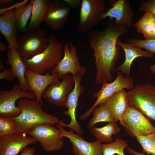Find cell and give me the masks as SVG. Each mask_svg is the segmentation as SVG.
<instances>
[{"mask_svg":"<svg viewBox=\"0 0 155 155\" xmlns=\"http://www.w3.org/2000/svg\"><path fill=\"white\" fill-rule=\"evenodd\" d=\"M127 32L126 27L118 26L113 19H109L103 30H91L87 34L95 58L96 84L113 82L111 72L115 71L116 62L120 57V48L117 42L118 38Z\"/></svg>","mask_w":155,"mask_h":155,"instance_id":"6da1fadb","label":"cell"},{"mask_svg":"<svg viewBox=\"0 0 155 155\" xmlns=\"http://www.w3.org/2000/svg\"><path fill=\"white\" fill-rule=\"evenodd\" d=\"M17 105L22 113L18 116L13 118L15 123L16 134L26 135L36 126L42 124H58L64 127L65 124L63 120L45 112L40 102L36 100L22 98L19 99Z\"/></svg>","mask_w":155,"mask_h":155,"instance_id":"7a4b0ae2","label":"cell"},{"mask_svg":"<svg viewBox=\"0 0 155 155\" xmlns=\"http://www.w3.org/2000/svg\"><path fill=\"white\" fill-rule=\"evenodd\" d=\"M49 44L42 53L32 58H22L27 69L40 74H44L56 66L63 56V46L64 39L59 41L57 37L49 34Z\"/></svg>","mask_w":155,"mask_h":155,"instance_id":"3957f363","label":"cell"},{"mask_svg":"<svg viewBox=\"0 0 155 155\" xmlns=\"http://www.w3.org/2000/svg\"><path fill=\"white\" fill-rule=\"evenodd\" d=\"M49 34L42 28L27 30L20 34L17 50L22 59H28L43 52L49 44Z\"/></svg>","mask_w":155,"mask_h":155,"instance_id":"277c9868","label":"cell"},{"mask_svg":"<svg viewBox=\"0 0 155 155\" xmlns=\"http://www.w3.org/2000/svg\"><path fill=\"white\" fill-rule=\"evenodd\" d=\"M127 94L129 106L136 108L155 121V86L150 83L138 85Z\"/></svg>","mask_w":155,"mask_h":155,"instance_id":"5b68a950","label":"cell"},{"mask_svg":"<svg viewBox=\"0 0 155 155\" xmlns=\"http://www.w3.org/2000/svg\"><path fill=\"white\" fill-rule=\"evenodd\" d=\"M104 0H82L77 29L81 34H87L100 21L105 13Z\"/></svg>","mask_w":155,"mask_h":155,"instance_id":"8992f818","label":"cell"},{"mask_svg":"<svg viewBox=\"0 0 155 155\" xmlns=\"http://www.w3.org/2000/svg\"><path fill=\"white\" fill-rule=\"evenodd\" d=\"M119 121L127 132L133 137L155 132V127L149 119L133 107H128Z\"/></svg>","mask_w":155,"mask_h":155,"instance_id":"52a82bcc","label":"cell"},{"mask_svg":"<svg viewBox=\"0 0 155 155\" xmlns=\"http://www.w3.org/2000/svg\"><path fill=\"white\" fill-rule=\"evenodd\" d=\"M134 86L133 79L125 77L119 72L115 80L112 82H104L100 90L93 94L97 100L92 106L80 117L82 120H86L93 110L98 106L104 103L117 91L124 89H132Z\"/></svg>","mask_w":155,"mask_h":155,"instance_id":"ba28073f","label":"cell"},{"mask_svg":"<svg viewBox=\"0 0 155 155\" xmlns=\"http://www.w3.org/2000/svg\"><path fill=\"white\" fill-rule=\"evenodd\" d=\"M25 98L34 100V93L22 89L19 85L16 84L9 90L0 91V117L14 118L22 113L21 109L15 105L18 99Z\"/></svg>","mask_w":155,"mask_h":155,"instance_id":"9c48e42d","label":"cell"},{"mask_svg":"<svg viewBox=\"0 0 155 155\" xmlns=\"http://www.w3.org/2000/svg\"><path fill=\"white\" fill-rule=\"evenodd\" d=\"M63 56L56 66L50 71L51 74L58 73L59 79L63 78L68 73L72 76L79 73L84 75L86 70L81 66L77 54V47L72 42H65L63 46Z\"/></svg>","mask_w":155,"mask_h":155,"instance_id":"30bf717a","label":"cell"},{"mask_svg":"<svg viewBox=\"0 0 155 155\" xmlns=\"http://www.w3.org/2000/svg\"><path fill=\"white\" fill-rule=\"evenodd\" d=\"M49 124L36 126L28 134L38 141L47 152L57 151L64 145L63 137L59 129Z\"/></svg>","mask_w":155,"mask_h":155,"instance_id":"8fae6325","label":"cell"},{"mask_svg":"<svg viewBox=\"0 0 155 155\" xmlns=\"http://www.w3.org/2000/svg\"><path fill=\"white\" fill-rule=\"evenodd\" d=\"M71 9L64 0H48L43 21L51 30L57 31L67 22Z\"/></svg>","mask_w":155,"mask_h":155,"instance_id":"7c38bea8","label":"cell"},{"mask_svg":"<svg viewBox=\"0 0 155 155\" xmlns=\"http://www.w3.org/2000/svg\"><path fill=\"white\" fill-rule=\"evenodd\" d=\"M74 85L73 77L68 74L61 81L49 86L42 93V97L50 104L58 107L66 106L68 96Z\"/></svg>","mask_w":155,"mask_h":155,"instance_id":"4fadbf2b","label":"cell"},{"mask_svg":"<svg viewBox=\"0 0 155 155\" xmlns=\"http://www.w3.org/2000/svg\"><path fill=\"white\" fill-rule=\"evenodd\" d=\"M56 127L60 131L62 136L69 139L72 144L73 152L77 155H103L101 143L96 141L88 142L85 140L81 135L74 133V131L69 129L65 130L63 127L58 124Z\"/></svg>","mask_w":155,"mask_h":155,"instance_id":"5bb4252c","label":"cell"},{"mask_svg":"<svg viewBox=\"0 0 155 155\" xmlns=\"http://www.w3.org/2000/svg\"><path fill=\"white\" fill-rule=\"evenodd\" d=\"M25 76L28 88L27 91L34 93L36 100L39 101L41 105L43 103L42 95L44 90L49 86L60 81L58 73L51 74L48 72L42 75L27 69Z\"/></svg>","mask_w":155,"mask_h":155,"instance_id":"9a60e30c","label":"cell"},{"mask_svg":"<svg viewBox=\"0 0 155 155\" xmlns=\"http://www.w3.org/2000/svg\"><path fill=\"white\" fill-rule=\"evenodd\" d=\"M83 76L82 74L79 73L77 75L72 76L75 85L73 89L67 98L65 107L67 110L63 112L64 115L70 116L71 118L69 123L68 124H65L64 126L70 128L76 133L80 135H81L84 131L76 120L75 111L79 98L84 92V88L81 85Z\"/></svg>","mask_w":155,"mask_h":155,"instance_id":"2e32d148","label":"cell"},{"mask_svg":"<svg viewBox=\"0 0 155 155\" xmlns=\"http://www.w3.org/2000/svg\"><path fill=\"white\" fill-rule=\"evenodd\" d=\"M32 137L15 133L0 137V155H17L28 145L36 144Z\"/></svg>","mask_w":155,"mask_h":155,"instance_id":"e0dca14e","label":"cell"},{"mask_svg":"<svg viewBox=\"0 0 155 155\" xmlns=\"http://www.w3.org/2000/svg\"><path fill=\"white\" fill-rule=\"evenodd\" d=\"M5 9L0 17V31L7 40V49H17V41L20 34L14 21V8Z\"/></svg>","mask_w":155,"mask_h":155,"instance_id":"ac0fdd59","label":"cell"},{"mask_svg":"<svg viewBox=\"0 0 155 155\" xmlns=\"http://www.w3.org/2000/svg\"><path fill=\"white\" fill-rule=\"evenodd\" d=\"M111 5L112 7L105 13L101 20L106 17L111 19L114 18L117 25L131 27L132 18L135 15L130 7L129 2L126 0H118Z\"/></svg>","mask_w":155,"mask_h":155,"instance_id":"d6986e66","label":"cell"},{"mask_svg":"<svg viewBox=\"0 0 155 155\" xmlns=\"http://www.w3.org/2000/svg\"><path fill=\"white\" fill-rule=\"evenodd\" d=\"M117 45L123 49L125 58L124 63L116 69L115 71L125 74L127 77H129L131 65L135 58L139 57L150 58L154 56L153 54L147 50L143 51L140 47L124 43L119 39L117 41Z\"/></svg>","mask_w":155,"mask_h":155,"instance_id":"ffe728a7","label":"cell"},{"mask_svg":"<svg viewBox=\"0 0 155 155\" xmlns=\"http://www.w3.org/2000/svg\"><path fill=\"white\" fill-rule=\"evenodd\" d=\"M104 103L114 121H120L129 107L127 92L124 89L119 90Z\"/></svg>","mask_w":155,"mask_h":155,"instance_id":"44dd1931","label":"cell"},{"mask_svg":"<svg viewBox=\"0 0 155 155\" xmlns=\"http://www.w3.org/2000/svg\"><path fill=\"white\" fill-rule=\"evenodd\" d=\"M7 59L5 61L6 63L11 66L15 77L18 79L19 84L21 88L28 90V88L25 76L27 69L26 65L17 49H7Z\"/></svg>","mask_w":155,"mask_h":155,"instance_id":"7402d4cb","label":"cell"},{"mask_svg":"<svg viewBox=\"0 0 155 155\" xmlns=\"http://www.w3.org/2000/svg\"><path fill=\"white\" fill-rule=\"evenodd\" d=\"M138 32L143 34L145 39H155V16L145 12L140 19L133 24Z\"/></svg>","mask_w":155,"mask_h":155,"instance_id":"603a6c76","label":"cell"},{"mask_svg":"<svg viewBox=\"0 0 155 155\" xmlns=\"http://www.w3.org/2000/svg\"><path fill=\"white\" fill-rule=\"evenodd\" d=\"M32 9L30 20L27 30L38 29L40 28L43 21L48 0H31Z\"/></svg>","mask_w":155,"mask_h":155,"instance_id":"cb8c5ba5","label":"cell"},{"mask_svg":"<svg viewBox=\"0 0 155 155\" xmlns=\"http://www.w3.org/2000/svg\"><path fill=\"white\" fill-rule=\"evenodd\" d=\"M91 134L96 138L98 142L112 143L113 142L112 136L118 134L121 129L116 122L109 123L106 125L100 128L93 126L90 129Z\"/></svg>","mask_w":155,"mask_h":155,"instance_id":"d4e9b609","label":"cell"},{"mask_svg":"<svg viewBox=\"0 0 155 155\" xmlns=\"http://www.w3.org/2000/svg\"><path fill=\"white\" fill-rule=\"evenodd\" d=\"M32 9L31 0L26 5L20 6L14 10V21L16 27L19 31L23 33L27 30V25L30 19Z\"/></svg>","mask_w":155,"mask_h":155,"instance_id":"484cf974","label":"cell"},{"mask_svg":"<svg viewBox=\"0 0 155 155\" xmlns=\"http://www.w3.org/2000/svg\"><path fill=\"white\" fill-rule=\"evenodd\" d=\"M93 117L86 126L90 129L98 123L116 122L113 119L108 109L104 103L96 107L92 111Z\"/></svg>","mask_w":155,"mask_h":155,"instance_id":"4316f807","label":"cell"},{"mask_svg":"<svg viewBox=\"0 0 155 155\" xmlns=\"http://www.w3.org/2000/svg\"><path fill=\"white\" fill-rule=\"evenodd\" d=\"M103 155H125L124 149L128 146L127 141L116 137L114 142L108 144H101Z\"/></svg>","mask_w":155,"mask_h":155,"instance_id":"83f0119b","label":"cell"},{"mask_svg":"<svg viewBox=\"0 0 155 155\" xmlns=\"http://www.w3.org/2000/svg\"><path fill=\"white\" fill-rule=\"evenodd\" d=\"M141 145L144 153L147 155H155V132L136 137Z\"/></svg>","mask_w":155,"mask_h":155,"instance_id":"f1b7e54d","label":"cell"},{"mask_svg":"<svg viewBox=\"0 0 155 155\" xmlns=\"http://www.w3.org/2000/svg\"><path fill=\"white\" fill-rule=\"evenodd\" d=\"M15 123L13 118L0 117V137L15 134Z\"/></svg>","mask_w":155,"mask_h":155,"instance_id":"f546056e","label":"cell"},{"mask_svg":"<svg viewBox=\"0 0 155 155\" xmlns=\"http://www.w3.org/2000/svg\"><path fill=\"white\" fill-rule=\"evenodd\" d=\"M129 44L144 48L155 55V39L138 40L133 38L129 40Z\"/></svg>","mask_w":155,"mask_h":155,"instance_id":"4dcf8cb0","label":"cell"},{"mask_svg":"<svg viewBox=\"0 0 155 155\" xmlns=\"http://www.w3.org/2000/svg\"><path fill=\"white\" fill-rule=\"evenodd\" d=\"M140 12H149L155 16V0L140 1Z\"/></svg>","mask_w":155,"mask_h":155,"instance_id":"1f68e13d","label":"cell"},{"mask_svg":"<svg viewBox=\"0 0 155 155\" xmlns=\"http://www.w3.org/2000/svg\"><path fill=\"white\" fill-rule=\"evenodd\" d=\"M15 77L11 68H4L0 72V80L4 79L7 81H11L14 79Z\"/></svg>","mask_w":155,"mask_h":155,"instance_id":"d6a6232c","label":"cell"},{"mask_svg":"<svg viewBox=\"0 0 155 155\" xmlns=\"http://www.w3.org/2000/svg\"><path fill=\"white\" fill-rule=\"evenodd\" d=\"M15 3V1L13 0H0V7L1 9L9 8Z\"/></svg>","mask_w":155,"mask_h":155,"instance_id":"836d02e7","label":"cell"},{"mask_svg":"<svg viewBox=\"0 0 155 155\" xmlns=\"http://www.w3.org/2000/svg\"><path fill=\"white\" fill-rule=\"evenodd\" d=\"M35 149L28 146L24 149L21 153L19 155H34Z\"/></svg>","mask_w":155,"mask_h":155,"instance_id":"e575fe53","label":"cell"},{"mask_svg":"<svg viewBox=\"0 0 155 155\" xmlns=\"http://www.w3.org/2000/svg\"><path fill=\"white\" fill-rule=\"evenodd\" d=\"M127 152L130 154H132L134 155H146L144 153H141L137 152L134 150L131 149L130 148H127Z\"/></svg>","mask_w":155,"mask_h":155,"instance_id":"d590c367","label":"cell"},{"mask_svg":"<svg viewBox=\"0 0 155 155\" xmlns=\"http://www.w3.org/2000/svg\"><path fill=\"white\" fill-rule=\"evenodd\" d=\"M7 49V46L5 44L1 41H0V51L1 52L5 51Z\"/></svg>","mask_w":155,"mask_h":155,"instance_id":"8d00e7d4","label":"cell"},{"mask_svg":"<svg viewBox=\"0 0 155 155\" xmlns=\"http://www.w3.org/2000/svg\"><path fill=\"white\" fill-rule=\"evenodd\" d=\"M149 69L151 72L155 75V64L150 65Z\"/></svg>","mask_w":155,"mask_h":155,"instance_id":"74e56055","label":"cell"},{"mask_svg":"<svg viewBox=\"0 0 155 155\" xmlns=\"http://www.w3.org/2000/svg\"><path fill=\"white\" fill-rule=\"evenodd\" d=\"M4 65L3 62L1 59L0 60V70L1 71L2 69H3L4 68Z\"/></svg>","mask_w":155,"mask_h":155,"instance_id":"f35d334b","label":"cell"}]
</instances>
